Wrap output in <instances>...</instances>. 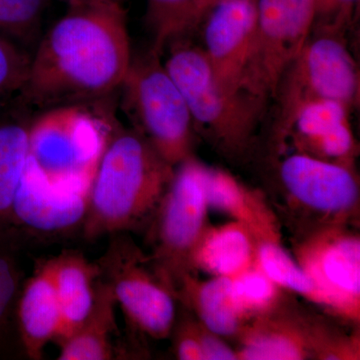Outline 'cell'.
<instances>
[{
	"label": "cell",
	"instance_id": "1",
	"mask_svg": "<svg viewBox=\"0 0 360 360\" xmlns=\"http://www.w3.org/2000/svg\"><path fill=\"white\" fill-rule=\"evenodd\" d=\"M131 58L122 4L70 8L35 45L18 96L34 112L85 105L120 89Z\"/></svg>",
	"mask_w": 360,
	"mask_h": 360
},
{
	"label": "cell",
	"instance_id": "2",
	"mask_svg": "<svg viewBox=\"0 0 360 360\" xmlns=\"http://www.w3.org/2000/svg\"><path fill=\"white\" fill-rule=\"evenodd\" d=\"M174 167L137 130L111 124L90 184L82 238L96 240L148 224Z\"/></svg>",
	"mask_w": 360,
	"mask_h": 360
},
{
	"label": "cell",
	"instance_id": "3",
	"mask_svg": "<svg viewBox=\"0 0 360 360\" xmlns=\"http://www.w3.org/2000/svg\"><path fill=\"white\" fill-rule=\"evenodd\" d=\"M167 46L169 56L163 65L186 99L195 132L226 158H245L252 148L265 103L221 84L201 47L182 39Z\"/></svg>",
	"mask_w": 360,
	"mask_h": 360
},
{
	"label": "cell",
	"instance_id": "4",
	"mask_svg": "<svg viewBox=\"0 0 360 360\" xmlns=\"http://www.w3.org/2000/svg\"><path fill=\"white\" fill-rule=\"evenodd\" d=\"M302 51L281 75L272 98L276 101L272 141L283 148L303 106L317 101H340L352 108L359 99V72L343 32L312 28Z\"/></svg>",
	"mask_w": 360,
	"mask_h": 360
},
{
	"label": "cell",
	"instance_id": "5",
	"mask_svg": "<svg viewBox=\"0 0 360 360\" xmlns=\"http://www.w3.org/2000/svg\"><path fill=\"white\" fill-rule=\"evenodd\" d=\"M150 49L132 56L120 89L123 108L135 130L143 135L172 167L193 155V120L186 99Z\"/></svg>",
	"mask_w": 360,
	"mask_h": 360
},
{
	"label": "cell",
	"instance_id": "6",
	"mask_svg": "<svg viewBox=\"0 0 360 360\" xmlns=\"http://www.w3.org/2000/svg\"><path fill=\"white\" fill-rule=\"evenodd\" d=\"M207 168L193 155L179 163L149 220V257L175 291L186 274H194L191 257L210 225L205 189Z\"/></svg>",
	"mask_w": 360,
	"mask_h": 360
},
{
	"label": "cell",
	"instance_id": "7",
	"mask_svg": "<svg viewBox=\"0 0 360 360\" xmlns=\"http://www.w3.org/2000/svg\"><path fill=\"white\" fill-rule=\"evenodd\" d=\"M84 105L41 111L30 129L28 160L54 184L90 187L111 127Z\"/></svg>",
	"mask_w": 360,
	"mask_h": 360
},
{
	"label": "cell",
	"instance_id": "8",
	"mask_svg": "<svg viewBox=\"0 0 360 360\" xmlns=\"http://www.w3.org/2000/svg\"><path fill=\"white\" fill-rule=\"evenodd\" d=\"M96 262L130 323L155 340L170 338L176 291L127 232L110 234L105 252Z\"/></svg>",
	"mask_w": 360,
	"mask_h": 360
},
{
	"label": "cell",
	"instance_id": "9",
	"mask_svg": "<svg viewBox=\"0 0 360 360\" xmlns=\"http://www.w3.org/2000/svg\"><path fill=\"white\" fill-rule=\"evenodd\" d=\"M316 0H257V23L241 90L266 103L311 34Z\"/></svg>",
	"mask_w": 360,
	"mask_h": 360
},
{
	"label": "cell",
	"instance_id": "10",
	"mask_svg": "<svg viewBox=\"0 0 360 360\" xmlns=\"http://www.w3.org/2000/svg\"><path fill=\"white\" fill-rule=\"evenodd\" d=\"M238 360L359 359V333L338 335L283 302L248 321L238 335Z\"/></svg>",
	"mask_w": 360,
	"mask_h": 360
},
{
	"label": "cell",
	"instance_id": "11",
	"mask_svg": "<svg viewBox=\"0 0 360 360\" xmlns=\"http://www.w3.org/2000/svg\"><path fill=\"white\" fill-rule=\"evenodd\" d=\"M278 179L291 212L309 221L303 236L356 220L360 194L354 167L296 153L279 162Z\"/></svg>",
	"mask_w": 360,
	"mask_h": 360
},
{
	"label": "cell",
	"instance_id": "12",
	"mask_svg": "<svg viewBox=\"0 0 360 360\" xmlns=\"http://www.w3.org/2000/svg\"><path fill=\"white\" fill-rule=\"evenodd\" d=\"M295 259L319 296V307L350 323L360 319V238L349 225H338L298 238Z\"/></svg>",
	"mask_w": 360,
	"mask_h": 360
},
{
	"label": "cell",
	"instance_id": "13",
	"mask_svg": "<svg viewBox=\"0 0 360 360\" xmlns=\"http://www.w3.org/2000/svg\"><path fill=\"white\" fill-rule=\"evenodd\" d=\"M89 187L54 184L27 161L16 191L11 229L27 245L82 234Z\"/></svg>",
	"mask_w": 360,
	"mask_h": 360
},
{
	"label": "cell",
	"instance_id": "14",
	"mask_svg": "<svg viewBox=\"0 0 360 360\" xmlns=\"http://www.w3.org/2000/svg\"><path fill=\"white\" fill-rule=\"evenodd\" d=\"M201 47L220 82L241 90V78L257 23V0H222L201 21Z\"/></svg>",
	"mask_w": 360,
	"mask_h": 360
},
{
	"label": "cell",
	"instance_id": "15",
	"mask_svg": "<svg viewBox=\"0 0 360 360\" xmlns=\"http://www.w3.org/2000/svg\"><path fill=\"white\" fill-rule=\"evenodd\" d=\"M16 328L25 354L41 359L45 345L56 340L63 314L54 286L51 260L42 262L21 288L15 311Z\"/></svg>",
	"mask_w": 360,
	"mask_h": 360
},
{
	"label": "cell",
	"instance_id": "16",
	"mask_svg": "<svg viewBox=\"0 0 360 360\" xmlns=\"http://www.w3.org/2000/svg\"><path fill=\"white\" fill-rule=\"evenodd\" d=\"M34 115L18 94L0 101V231H13L14 198L27 165Z\"/></svg>",
	"mask_w": 360,
	"mask_h": 360
},
{
	"label": "cell",
	"instance_id": "17",
	"mask_svg": "<svg viewBox=\"0 0 360 360\" xmlns=\"http://www.w3.org/2000/svg\"><path fill=\"white\" fill-rule=\"evenodd\" d=\"M206 198L210 210L245 225L260 241H281V222L264 196L217 168H207Z\"/></svg>",
	"mask_w": 360,
	"mask_h": 360
},
{
	"label": "cell",
	"instance_id": "18",
	"mask_svg": "<svg viewBox=\"0 0 360 360\" xmlns=\"http://www.w3.org/2000/svg\"><path fill=\"white\" fill-rule=\"evenodd\" d=\"M177 302L205 328L224 338H236L248 322L232 296V277L215 276L208 281L186 274L176 288Z\"/></svg>",
	"mask_w": 360,
	"mask_h": 360
},
{
	"label": "cell",
	"instance_id": "19",
	"mask_svg": "<svg viewBox=\"0 0 360 360\" xmlns=\"http://www.w3.org/2000/svg\"><path fill=\"white\" fill-rule=\"evenodd\" d=\"M257 245V239L238 221L210 224L193 251L191 267L212 277H234L255 265Z\"/></svg>",
	"mask_w": 360,
	"mask_h": 360
},
{
	"label": "cell",
	"instance_id": "20",
	"mask_svg": "<svg viewBox=\"0 0 360 360\" xmlns=\"http://www.w3.org/2000/svg\"><path fill=\"white\" fill-rule=\"evenodd\" d=\"M49 260L63 314L59 340L70 335L91 310L101 270L96 262H89L78 251H65Z\"/></svg>",
	"mask_w": 360,
	"mask_h": 360
},
{
	"label": "cell",
	"instance_id": "21",
	"mask_svg": "<svg viewBox=\"0 0 360 360\" xmlns=\"http://www.w3.org/2000/svg\"><path fill=\"white\" fill-rule=\"evenodd\" d=\"M115 296L103 278L97 285L96 300L84 321L70 335L58 340L60 360H108L115 359L112 338L117 331Z\"/></svg>",
	"mask_w": 360,
	"mask_h": 360
},
{
	"label": "cell",
	"instance_id": "22",
	"mask_svg": "<svg viewBox=\"0 0 360 360\" xmlns=\"http://www.w3.org/2000/svg\"><path fill=\"white\" fill-rule=\"evenodd\" d=\"M200 0H148L146 22L153 35L151 49L162 56L170 42L186 37L203 20Z\"/></svg>",
	"mask_w": 360,
	"mask_h": 360
},
{
	"label": "cell",
	"instance_id": "23",
	"mask_svg": "<svg viewBox=\"0 0 360 360\" xmlns=\"http://www.w3.org/2000/svg\"><path fill=\"white\" fill-rule=\"evenodd\" d=\"M255 265L281 290L291 291L319 305V296L314 281L295 257L281 245V241L257 243Z\"/></svg>",
	"mask_w": 360,
	"mask_h": 360
},
{
	"label": "cell",
	"instance_id": "24",
	"mask_svg": "<svg viewBox=\"0 0 360 360\" xmlns=\"http://www.w3.org/2000/svg\"><path fill=\"white\" fill-rule=\"evenodd\" d=\"M23 248L15 232L0 231V349L16 323V303L22 288L18 253Z\"/></svg>",
	"mask_w": 360,
	"mask_h": 360
},
{
	"label": "cell",
	"instance_id": "25",
	"mask_svg": "<svg viewBox=\"0 0 360 360\" xmlns=\"http://www.w3.org/2000/svg\"><path fill=\"white\" fill-rule=\"evenodd\" d=\"M232 296L246 322L269 314L281 303V288L257 265L232 277Z\"/></svg>",
	"mask_w": 360,
	"mask_h": 360
},
{
	"label": "cell",
	"instance_id": "26",
	"mask_svg": "<svg viewBox=\"0 0 360 360\" xmlns=\"http://www.w3.org/2000/svg\"><path fill=\"white\" fill-rule=\"evenodd\" d=\"M47 0H0V35L34 49L40 37V23ZM32 54V53H30Z\"/></svg>",
	"mask_w": 360,
	"mask_h": 360
},
{
	"label": "cell",
	"instance_id": "27",
	"mask_svg": "<svg viewBox=\"0 0 360 360\" xmlns=\"http://www.w3.org/2000/svg\"><path fill=\"white\" fill-rule=\"evenodd\" d=\"M295 146L297 153L347 167H354L359 149L349 120L319 136L295 142Z\"/></svg>",
	"mask_w": 360,
	"mask_h": 360
},
{
	"label": "cell",
	"instance_id": "28",
	"mask_svg": "<svg viewBox=\"0 0 360 360\" xmlns=\"http://www.w3.org/2000/svg\"><path fill=\"white\" fill-rule=\"evenodd\" d=\"M349 110L345 104L336 101H317L307 104L293 120L288 137L297 142L326 134L347 122Z\"/></svg>",
	"mask_w": 360,
	"mask_h": 360
},
{
	"label": "cell",
	"instance_id": "29",
	"mask_svg": "<svg viewBox=\"0 0 360 360\" xmlns=\"http://www.w3.org/2000/svg\"><path fill=\"white\" fill-rule=\"evenodd\" d=\"M32 54L0 35V101L18 96L27 78Z\"/></svg>",
	"mask_w": 360,
	"mask_h": 360
},
{
	"label": "cell",
	"instance_id": "30",
	"mask_svg": "<svg viewBox=\"0 0 360 360\" xmlns=\"http://www.w3.org/2000/svg\"><path fill=\"white\" fill-rule=\"evenodd\" d=\"M182 317L175 319L170 336H172V348L177 359L205 360L198 330H196L195 317L188 314H182Z\"/></svg>",
	"mask_w": 360,
	"mask_h": 360
},
{
	"label": "cell",
	"instance_id": "31",
	"mask_svg": "<svg viewBox=\"0 0 360 360\" xmlns=\"http://www.w3.org/2000/svg\"><path fill=\"white\" fill-rule=\"evenodd\" d=\"M359 0H316L314 27L345 32Z\"/></svg>",
	"mask_w": 360,
	"mask_h": 360
},
{
	"label": "cell",
	"instance_id": "32",
	"mask_svg": "<svg viewBox=\"0 0 360 360\" xmlns=\"http://www.w3.org/2000/svg\"><path fill=\"white\" fill-rule=\"evenodd\" d=\"M196 330L205 360H238L236 348L227 345L224 338L212 333L198 321Z\"/></svg>",
	"mask_w": 360,
	"mask_h": 360
},
{
	"label": "cell",
	"instance_id": "33",
	"mask_svg": "<svg viewBox=\"0 0 360 360\" xmlns=\"http://www.w3.org/2000/svg\"><path fill=\"white\" fill-rule=\"evenodd\" d=\"M68 4V9L77 8L89 6H96V4H122L125 0H61Z\"/></svg>",
	"mask_w": 360,
	"mask_h": 360
},
{
	"label": "cell",
	"instance_id": "34",
	"mask_svg": "<svg viewBox=\"0 0 360 360\" xmlns=\"http://www.w3.org/2000/svg\"><path fill=\"white\" fill-rule=\"evenodd\" d=\"M221 1L222 0H200L201 9H202L203 15L205 16L212 7H214Z\"/></svg>",
	"mask_w": 360,
	"mask_h": 360
}]
</instances>
